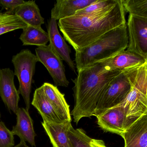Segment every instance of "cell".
I'll return each instance as SVG.
<instances>
[{"label":"cell","instance_id":"5b68a950","mask_svg":"<svg viewBox=\"0 0 147 147\" xmlns=\"http://www.w3.org/2000/svg\"><path fill=\"white\" fill-rule=\"evenodd\" d=\"M38 62L36 55L28 49H23L12 57L14 73L19 82L18 91L22 96L26 109L28 110L30 108V94L33 78Z\"/></svg>","mask_w":147,"mask_h":147},{"label":"cell","instance_id":"ffe728a7","mask_svg":"<svg viewBox=\"0 0 147 147\" xmlns=\"http://www.w3.org/2000/svg\"><path fill=\"white\" fill-rule=\"evenodd\" d=\"M20 39L23 45H35L38 47L47 45L49 41L48 33L42 27L27 26L22 29Z\"/></svg>","mask_w":147,"mask_h":147},{"label":"cell","instance_id":"3957f363","mask_svg":"<svg viewBox=\"0 0 147 147\" xmlns=\"http://www.w3.org/2000/svg\"><path fill=\"white\" fill-rule=\"evenodd\" d=\"M128 45L126 23L107 32L89 45L76 51L77 71L112 58L127 49Z\"/></svg>","mask_w":147,"mask_h":147},{"label":"cell","instance_id":"ac0fdd59","mask_svg":"<svg viewBox=\"0 0 147 147\" xmlns=\"http://www.w3.org/2000/svg\"><path fill=\"white\" fill-rule=\"evenodd\" d=\"M42 125L53 147H71L67 134L69 129L72 126L71 122L54 123L43 121Z\"/></svg>","mask_w":147,"mask_h":147},{"label":"cell","instance_id":"8992f818","mask_svg":"<svg viewBox=\"0 0 147 147\" xmlns=\"http://www.w3.org/2000/svg\"><path fill=\"white\" fill-rule=\"evenodd\" d=\"M134 68L122 72L111 81L98 103L95 116L101 115L108 110L123 102L131 89Z\"/></svg>","mask_w":147,"mask_h":147},{"label":"cell","instance_id":"8fae6325","mask_svg":"<svg viewBox=\"0 0 147 147\" xmlns=\"http://www.w3.org/2000/svg\"><path fill=\"white\" fill-rule=\"evenodd\" d=\"M124 147H147V111L121 135Z\"/></svg>","mask_w":147,"mask_h":147},{"label":"cell","instance_id":"277c9868","mask_svg":"<svg viewBox=\"0 0 147 147\" xmlns=\"http://www.w3.org/2000/svg\"><path fill=\"white\" fill-rule=\"evenodd\" d=\"M122 104L126 111L125 130L147 111L146 62L133 70L131 89Z\"/></svg>","mask_w":147,"mask_h":147},{"label":"cell","instance_id":"2e32d148","mask_svg":"<svg viewBox=\"0 0 147 147\" xmlns=\"http://www.w3.org/2000/svg\"><path fill=\"white\" fill-rule=\"evenodd\" d=\"M96 0H57L51 12V18L59 20L70 17Z\"/></svg>","mask_w":147,"mask_h":147},{"label":"cell","instance_id":"f1b7e54d","mask_svg":"<svg viewBox=\"0 0 147 147\" xmlns=\"http://www.w3.org/2000/svg\"><path fill=\"white\" fill-rule=\"evenodd\" d=\"M1 113H0V118H1Z\"/></svg>","mask_w":147,"mask_h":147},{"label":"cell","instance_id":"4dcf8cb0","mask_svg":"<svg viewBox=\"0 0 147 147\" xmlns=\"http://www.w3.org/2000/svg\"><path fill=\"white\" fill-rule=\"evenodd\" d=\"M0 48H1V47H0Z\"/></svg>","mask_w":147,"mask_h":147},{"label":"cell","instance_id":"603a6c76","mask_svg":"<svg viewBox=\"0 0 147 147\" xmlns=\"http://www.w3.org/2000/svg\"><path fill=\"white\" fill-rule=\"evenodd\" d=\"M125 11L129 14L147 18V0H122Z\"/></svg>","mask_w":147,"mask_h":147},{"label":"cell","instance_id":"9c48e42d","mask_svg":"<svg viewBox=\"0 0 147 147\" xmlns=\"http://www.w3.org/2000/svg\"><path fill=\"white\" fill-rule=\"evenodd\" d=\"M14 73L9 68L0 69V97L9 112L16 114L20 93L15 85Z\"/></svg>","mask_w":147,"mask_h":147},{"label":"cell","instance_id":"5bb4252c","mask_svg":"<svg viewBox=\"0 0 147 147\" xmlns=\"http://www.w3.org/2000/svg\"><path fill=\"white\" fill-rule=\"evenodd\" d=\"M16 124L13 127L14 135L19 136L21 141L27 142L32 147L35 146L36 136L33 127V121L28 110L24 108H19L16 114Z\"/></svg>","mask_w":147,"mask_h":147},{"label":"cell","instance_id":"f546056e","mask_svg":"<svg viewBox=\"0 0 147 147\" xmlns=\"http://www.w3.org/2000/svg\"><path fill=\"white\" fill-rule=\"evenodd\" d=\"M146 64H147V60H146Z\"/></svg>","mask_w":147,"mask_h":147},{"label":"cell","instance_id":"7402d4cb","mask_svg":"<svg viewBox=\"0 0 147 147\" xmlns=\"http://www.w3.org/2000/svg\"><path fill=\"white\" fill-rule=\"evenodd\" d=\"M68 137L71 147H92L91 142L92 139L86 135L82 129H74L71 126L68 131Z\"/></svg>","mask_w":147,"mask_h":147},{"label":"cell","instance_id":"4fadbf2b","mask_svg":"<svg viewBox=\"0 0 147 147\" xmlns=\"http://www.w3.org/2000/svg\"><path fill=\"white\" fill-rule=\"evenodd\" d=\"M104 61L109 70L124 71L141 66L146 64V60L139 54L126 49Z\"/></svg>","mask_w":147,"mask_h":147},{"label":"cell","instance_id":"4316f807","mask_svg":"<svg viewBox=\"0 0 147 147\" xmlns=\"http://www.w3.org/2000/svg\"><path fill=\"white\" fill-rule=\"evenodd\" d=\"M91 146L92 147H107L105 146V143L103 141L95 139L92 140Z\"/></svg>","mask_w":147,"mask_h":147},{"label":"cell","instance_id":"44dd1931","mask_svg":"<svg viewBox=\"0 0 147 147\" xmlns=\"http://www.w3.org/2000/svg\"><path fill=\"white\" fill-rule=\"evenodd\" d=\"M27 25L14 14L0 12V35L18 29H23Z\"/></svg>","mask_w":147,"mask_h":147},{"label":"cell","instance_id":"6da1fadb","mask_svg":"<svg viewBox=\"0 0 147 147\" xmlns=\"http://www.w3.org/2000/svg\"><path fill=\"white\" fill-rule=\"evenodd\" d=\"M125 12L122 1L118 0L112 7L88 14H75L59 20L58 25L65 39L76 51L126 23Z\"/></svg>","mask_w":147,"mask_h":147},{"label":"cell","instance_id":"d6986e66","mask_svg":"<svg viewBox=\"0 0 147 147\" xmlns=\"http://www.w3.org/2000/svg\"><path fill=\"white\" fill-rule=\"evenodd\" d=\"M14 14L27 26L41 27V25L45 23L44 18L34 1H25L17 8Z\"/></svg>","mask_w":147,"mask_h":147},{"label":"cell","instance_id":"d4e9b609","mask_svg":"<svg viewBox=\"0 0 147 147\" xmlns=\"http://www.w3.org/2000/svg\"><path fill=\"white\" fill-rule=\"evenodd\" d=\"M15 146L14 135L0 121V147H13Z\"/></svg>","mask_w":147,"mask_h":147},{"label":"cell","instance_id":"484cf974","mask_svg":"<svg viewBox=\"0 0 147 147\" xmlns=\"http://www.w3.org/2000/svg\"><path fill=\"white\" fill-rule=\"evenodd\" d=\"M25 2L23 0H0V7L1 9H5L6 12L14 14L17 8Z\"/></svg>","mask_w":147,"mask_h":147},{"label":"cell","instance_id":"30bf717a","mask_svg":"<svg viewBox=\"0 0 147 147\" xmlns=\"http://www.w3.org/2000/svg\"><path fill=\"white\" fill-rule=\"evenodd\" d=\"M96 117L99 127L105 132L121 135L125 130L126 111L122 103Z\"/></svg>","mask_w":147,"mask_h":147},{"label":"cell","instance_id":"7c38bea8","mask_svg":"<svg viewBox=\"0 0 147 147\" xmlns=\"http://www.w3.org/2000/svg\"><path fill=\"white\" fill-rule=\"evenodd\" d=\"M47 29L50 45L61 59L67 63L71 70L76 73V65L70 57L71 50L64 38L60 35L56 20L51 18L48 21Z\"/></svg>","mask_w":147,"mask_h":147},{"label":"cell","instance_id":"cb8c5ba5","mask_svg":"<svg viewBox=\"0 0 147 147\" xmlns=\"http://www.w3.org/2000/svg\"><path fill=\"white\" fill-rule=\"evenodd\" d=\"M118 0H96L92 4L76 12L77 14L85 15L99 12L114 7Z\"/></svg>","mask_w":147,"mask_h":147},{"label":"cell","instance_id":"9a60e30c","mask_svg":"<svg viewBox=\"0 0 147 147\" xmlns=\"http://www.w3.org/2000/svg\"><path fill=\"white\" fill-rule=\"evenodd\" d=\"M32 104L38 110L43 121L54 123L64 122L44 94L42 86L35 90Z\"/></svg>","mask_w":147,"mask_h":147},{"label":"cell","instance_id":"7a4b0ae2","mask_svg":"<svg viewBox=\"0 0 147 147\" xmlns=\"http://www.w3.org/2000/svg\"><path fill=\"white\" fill-rule=\"evenodd\" d=\"M122 72L109 70L104 60L78 71L77 77L72 79L75 104L71 113L76 124L83 117L94 116L103 94L113 79Z\"/></svg>","mask_w":147,"mask_h":147},{"label":"cell","instance_id":"52a82bcc","mask_svg":"<svg viewBox=\"0 0 147 147\" xmlns=\"http://www.w3.org/2000/svg\"><path fill=\"white\" fill-rule=\"evenodd\" d=\"M38 62L46 67L54 81L55 85L67 87L69 84L65 75L63 60L50 44L35 49Z\"/></svg>","mask_w":147,"mask_h":147},{"label":"cell","instance_id":"ba28073f","mask_svg":"<svg viewBox=\"0 0 147 147\" xmlns=\"http://www.w3.org/2000/svg\"><path fill=\"white\" fill-rule=\"evenodd\" d=\"M128 45L127 50L147 59V18L129 14L127 23Z\"/></svg>","mask_w":147,"mask_h":147},{"label":"cell","instance_id":"e0dca14e","mask_svg":"<svg viewBox=\"0 0 147 147\" xmlns=\"http://www.w3.org/2000/svg\"><path fill=\"white\" fill-rule=\"evenodd\" d=\"M45 96L52 104L64 122L71 121L70 106L68 104L64 94H62L57 87L48 83L42 85Z\"/></svg>","mask_w":147,"mask_h":147},{"label":"cell","instance_id":"83f0119b","mask_svg":"<svg viewBox=\"0 0 147 147\" xmlns=\"http://www.w3.org/2000/svg\"><path fill=\"white\" fill-rule=\"evenodd\" d=\"M13 147H28V146L26 145L25 142L21 141L19 144Z\"/></svg>","mask_w":147,"mask_h":147}]
</instances>
